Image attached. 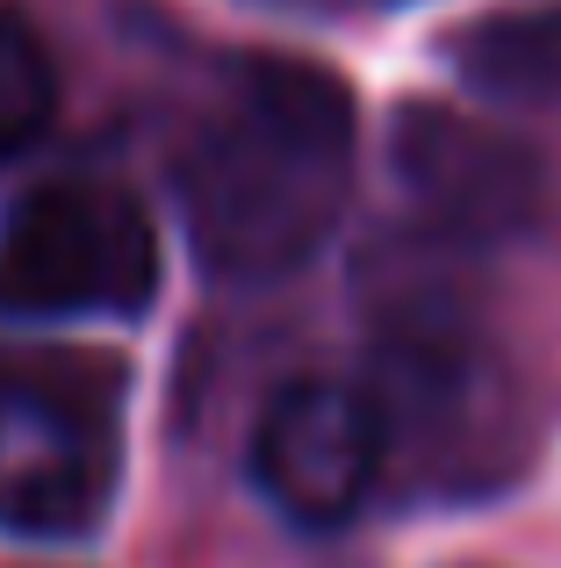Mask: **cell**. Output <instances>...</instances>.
<instances>
[{
	"label": "cell",
	"mask_w": 561,
	"mask_h": 568,
	"mask_svg": "<svg viewBox=\"0 0 561 568\" xmlns=\"http://www.w3.org/2000/svg\"><path fill=\"white\" fill-rule=\"evenodd\" d=\"M159 295L152 209L115 181H43L0 216V317L137 324Z\"/></svg>",
	"instance_id": "obj_2"
},
{
	"label": "cell",
	"mask_w": 561,
	"mask_h": 568,
	"mask_svg": "<svg viewBox=\"0 0 561 568\" xmlns=\"http://www.w3.org/2000/svg\"><path fill=\"white\" fill-rule=\"evenodd\" d=\"M360 166V109L332 65L245 51L173 138V202L202 274L231 288L288 281L332 245Z\"/></svg>",
	"instance_id": "obj_1"
},
{
	"label": "cell",
	"mask_w": 561,
	"mask_h": 568,
	"mask_svg": "<svg viewBox=\"0 0 561 568\" xmlns=\"http://www.w3.org/2000/svg\"><path fill=\"white\" fill-rule=\"evenodd\" d=\"M123 489L115 382L80 367H0V532L94 540Z\"/></svg>",
	"instance_id": "obj_3"
},
{
	"label": "cell",
	"mask_w": 561,
	"mask_h": 568,
	"mask_svg": "<svg viewBox=\"0 0 561 568\" xmlns=\"http://www.w3.org/2000/svg\"><path fill=\"white\" fill-rule=\"evenodd\" d=\"M58 115V58L22 8H0V173L43 144Z\"/></svg>",
	"instance_id": "obj_7"
},
{
	"label": "cell",
	"mask_w": 561,
	"mask_h": 568,
	"mask_svg": "<svg viewBox=\"0 0 561 568\" xmlns=\"http://www.w3.org/2000/svg\"><path fill=\"white\" fill-rule=\"evenodd\" d=\"M389 173L418 223L447 245H526L554 223V166L504 123L447 101H404L389 123Z\"/></svg>",
	"instance_id": "obj_4"
},
{
	"label": "cell",
	"mask_w": 561,
	"mask_h": 568,
	"mask_svg": "<svg viewBox=\"0 0 561 568\" xmlns=\"http://www.w3.org/2000/svg\"><path fill=\"white\" fill-rule=\"evenodd\" d=\"M389 468V417L375 388L346 375H295L267 396L245 439L259 504L295 532H338L360 518Z\"/></svg>",
	"instance_id": "obj_5"
},
{
	"label": "cell",
	"mask_w": 561,
	"mask_h": 568,
	"mask_svg": "<svg viewBox=\"0 0 561 568\" xmlns=\"http://www.w3.org/2000/svg\"><path fill=\"white\" fill-rule=\"evenodd\" d=\"M375 403L389 417V454L418 446V460L439 475H476L482 460H504V367L453 310H404L381 332Z\"/></svg>",
	"instance_id": "obj_6"
}]
</instances>
